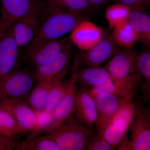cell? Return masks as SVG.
Here are the masks:
<instances>
[{
    "label": "cell",
    "mask_w": 150,
    "mask_h": 150,
    "mask_svg": "<svg viewBox=\"0 0 150 150\" xmlns=\"http://www.w3.org/2000/svg\"><path fill=\"white\" fill-rule=\"evenodd\" d=\"M93 7H99L105 4L108 0H87Z\"/></svg>",
    "instance_id": "cell-31"
},
{
    "label": "cell",
    "mask_w": 150,
    "mask_h": 150,
    "mask_svg": "<svg viewBox=\"0 0 150 150\" xmlns=\"http://www.w3.org/2000/svg\"><path fill=\"white\" fill-rule=\"evenodd\" d=\"M67 74L62 73L51 79L38 82L37 85L28 97L26 102L37 112H43L51 90L60 81L64 79Z\"/></svg>",
    "instance_id": "cell-18"
},
{
    "label": "cell",
    "mask_w": 150,
    "mask_h": 150,
    "mask_svg": "<svg viewBox=\"0 0 150 150\" xmlns=\"http://www.w3.org/2000/svg\"><path fill=\"white\" fill-rule=\"evenodd\" d=\"M76 118L87 126L96 123L97 109L95 100L88 91L84 89L77 91L74 113Z\"/></svg>",
    "instance_id": "cell-17"
},
{
    "label": "cell",
    "mask_w": 150,
    "mask_h": 150,
    "mask_svg": "<svg viewBox=\"0 0 150 150\" xmlns=\"http://www.w3.org/2000/svg\"><path fill=\"white\" fill-rule=\"evenodd\" d=\"M35 81L32 73L26 70L15 69L0 81V101L27 98Z\"/></svg>",
    "instance_id": "cell-4"
},
{
    "label": "cell",
    "mask_w": 150,
    "mask_h": 150,
    "mask_svg": "<svg viewBox=\"0 0 150 150\" xmlns=\"http://www.w3.org/2000/svg\"><path fill=\"white\" fill-rule=\"evenodd\" d=\"M73 51L71 43L55 59L33 68L32 73L35 81L38 82L54 78L62 73L68 72Z\"/></svg>",
    "instance_id": "cell-16"
},
{
    "label": "cell",
    "mask_w": 150,
    "mask_h": 150,
    "mask_svg": "<svg viewBox=\"0 0 150 150\" xmlns=\"http://www.w3.org/2000/svg\"><path fill=\"white\" fill-rule=\"evenodd\" d=\"M24 133L10 113L0 108V134L16 139Z\"/></svg>",
    "instance_id": "cell-24"
},
{
    "label": "cell",
    "mask_w": 150,
    "mask_h": 150,
    "mask_svg": "<svg viewBox=\"0 0 150 150\" xmlns=\"http://www.w3.org/2000/svg\"><path fill=\"white\" fill-rule=\"evenodd\" d=\"M104 36V33L100 28L84 19L72 30L69 38L71 43L84 51L93 48Z\"/></svg>",
    "instance_id": "cell-14"
},
{
    "label": "cell",
    "mask_w": 150,
    "mask_h": 150,
    "mask_svg": "<svg viewBox=\"0 0 150 150\" xmlns=\"http://www.w3.org/2000/svg\"><path fill=\"white\" fill-rule=\"evenodd\" d=\"M135 112L136 108L134 103L131 100H127L105 129L102 137L115 149L127 135Z\"/></svg>",
    "instance_id": "cell-6"
},
{
    "label": "cell",
    "mask_w": 150,
    "mask_h": 150,
    "mask_svg": "<svg viewBox=\"0 0 150 150\" xmlns=\"http://www.w3.org/2000/svg\"><path fill=\"white\" fill-rule=\"evenodd\" d=\"M45 2L87 16L94 8L87 0H45Z\"/></svg>",
    "instance_id": "cell-27"
},
{
    "label": "cell",
    "mask_w": 150,
    "mask_h": 150,
    "mask_svg": "<svg viewBox=\"0 0 150 150\" xmlns=\"http://www.w3.org/2000/svg\"><path fill=\"white\" fill-rule=\"evenodd\" d=\"M87 16L44 2L36 36L27 48L62 38Z\"/></svg>",
    "instance_id": "cell-1"
},
{
    "label": "cell",
    "mask_w": 150,
    "mask_h": 150,
    "mask_svg": "<svg viewBox=\"0 0 150 150\" xmlns=\"http://www.w3.org/2000/svg\"><path fill=\"white\" fill-rule=\"evenodd\" d=\"M135 67L139 76L144 102L150 100V50L137 53Z\"/></svg>",
    "instance_id": "cell-20"
},
{
    "label": "cell",
    "mask_w": 150,
    "mask_h": 150,
    "mask_svg": "<svg viewBox=\"0 0 150 150\" xmlns=\"http://www.w3.org/2000/svg\"><path fill=\"white\" fill-rule=\"evenodd\" d=\"M148 112V113H149V114H150V112Z\"/></svg>",
    "instance_id": "cell-33"
},
{
    "label": "cell",
    "mask_w": 150,
    "mask_h": 150,
    "mask_svg": "<svg viewBox=\"0 0 150 150\" xmlns=\"http://www.w3.org/2000/svg\"><path fill=\"white\" fill-rule=\"evenodd\" d=\"M96 103L97 117L96 121L98 135L102 137L105 129L120 108L126 101L118 94L113 92L91 93Z\"/></svg>",
    "instance_id": "cell-7"
},
{
    "label": "cell",
    "mask_w": 150,
    "mask_h": 150,
    "mask_svg": "<svg viewBox=\"0 0 150 150\" xmlns=\"http://www.w3.org/2000/svg\"><path fill=\"white\" fill-rule=\"evenodd\" d=\"M131 11L130 7L119 3H114L109 6L105 11V17L109 27L113 28L128 20Z\"/></svg>",
    "instance_id": "cell-25"
},
{
    "label": "cell",
    "mask_w": 150,
    "mask_h": 150,
    "mask_svg": "<svg viewBox=\"0 0 150 150\" xmlns=\"http://www.w3.org/2000/svg\"><path fill=\"white\" fill-rule=\"evenodd\" d=\"M130 129L128 150H150V115L142 106L136 109Z\"/></svg>",
    "instance_id": "cell-12"
},
{
    "label": "cell",
    "mask_w": 150,
    "mask_h": 150,
    "mask_svg": "<svg viewBox=\"0 0 150 150\" xmlns=\"http://www.w3.org/2000/svg\"><path fill=\"white\" fill-rule=\"evenodd\" d=\"M128 20L137 33L139 40L150 46V16L144 10L131 8Z\"/></svg>",
    "instance_id": "cell-21"
},
{
    "label": "cell",
    "mask_w": 150,
    "mask_h": 150,
    "mask_svg": "<svg viewBox=\"0 0 150 150\" xmlns=\"http://www.w3.org/2000/svg\"><path fill=\"white\" fill-rule=\"evenodd\" d=\"M68 83L69 81L63 79L52 88L47 97L43 112L51 116L64 95Z\"/></svg>",
    "instance_id": "cell-26"
},
{
    "label": "cell",
    "mask_w": 150,
    "mask_h": 150,
    "mask_svg": "<svg viewBox=\"0 0 150 150\" xmlns=\"http://www.w3.org/2000/svg\"><path fill=\"white\" fill-rule=\"evenodd\" d=\"M118 46L112 39V35L104 36L93 48L77 54L79 65L99 67L119 50Z\"/></svg>",
    "instance_id": "cell-13"
},
{
    "label": "cell",
    "mask_w": 150,
    "mask_h": 150,
    "mask_svg": "<svg viewBox=\"0 0 150 150\" xmlns=\"http://www.w3.org/2000/svg\"><path fill=\"white\" fill-rule=\"evenodd\" d=\"M0 108L10 113L25 133L28 131L36 132L40 128V113L34 110L24 100H1Z\"/></svg>",
    "instance_id": "cell-9"
},
{
    "label": "cell",
    "mask_w": 150,
    "mask_h": 150,
    "mask_svg": "<svg viewBox=\"0 0 150 150\" xmlns=\"http://www.w3.org/2000/svg\"><path fill=\"white\" fill-rule=\"evenodd\" d=\"M48 135L60 150H85L94 136L90 126L73 116L48 133Z\"/></svg>",
    "instance_id": "cell-3"
},
{
    "label": "cell",
    "mask_w": 150,
    "mask_h": 150,
    "mask_svg": "<svg viewBox=\"0 0 150 150\" xmlns=\"http://www.w3.org/2000/svg\"><path fill=\"white\" fill-rule=\"evenodd\" d=\"M44 3L40 2L10 28L14 38L19 48L28 46L37 34Z\"/></svg>",
    "instance_id": "cell-8"
},
{
    "label": "cell",
    "mask_w": 150,
    "mask_h": 150,
    "mask_svg": "<svg viewBox=\"0 0 150 150\" xmlns=\"http://www.w3.org/2000/svg\"><path fill=\"white\" fill-rule=\"evenodd\" d=\"M0 36L8 31L19 19L41 2L38 0H1Z\"/></svg>",
    "instance_id": "cell-11"
},
{
    "label": "cell",
    "mask_w": 150,
    "mask_h": 150,
    "mask_svg": "<svg viewBox=\"0 0 150 150\" xmlns=\"http://www.w3.org/2000/svg\"><path fill=\"white\" fill-rule=\"evenodd\" d=\"M77 83L86 87L96 88L113 82L105 67H85L78 69Z\"/></svg>",
    "instance_id": "cell-19"
},
{
    "label": "cell",
    "mask_w": 150,
    "mask_h": 150,
    "mask_svg": "<svg viewBox=\"0 0 150 150\" xmlns=\"http://www.w3.org/2000/svg\"><path fill=\"white\" fill-rule=\"evenodd\" d=\"M115 3H119L131 8L144 10L149 8L148 0H112Z\"/></svg>",
    "instance_id": "cell-29"
},
{
    "label": "cell",
    "mask_w": 150,
    "mask_h": 150,
    "mask_svg": "<svg viewBox=\"0 0 150 150\" xmlns=\"http://www.w3.org/2000/svg\"><path fill=\"white\" fill-rule=\"evenodd\" d=\"M148 4H149V8H150V0H148Z\"/></svg>",
    "instance_id": "cell-32"
},
{
    "label": "cell",
    "mask_w": 150,
    "mask_h": 150,
    "mask_svg": "<svg viewBox=\"0 0 150 150\" xmlns=\"http://www.w3.org/2000/svg\"><path fill=\"white\" fill-rule=\"evenodd\" d=\"M137 54L132 48L118 50L104 67L113 81L115 93L129 100L135 95L141 81L135 67Z\"/></svg>",
    "instance_id": "cell-2"
},
{
    "label": "cell",
    "mask_w": 150,
    "mask_h": 150,
    "mask_svg": "<svg viewBox=\"0 0 150 150\" xmlns=\"http://www.w3.org/2000/svg\"><path fill=\"white\" fill-rule=\"evenodd\" d=\"M17 143L15 139L0 134V150H13L16 148Z\"/></svg>",
    "instance_id": "cell-30"
},
{
    "label": "cell",
    "mask_w": 150,
    "mask_h": 150,
    "mask_svg": "<svg viewBox=\"0 0 150 150\" xmlns=\"http://www.w3.org/2000/svg\"><path fill=\"white\" fill-rule=\"evenodd\" d=\"M19 48L10 28L0 36V81L15 70Z\"/></svg>",
    "instance_id": "cell-15"
},
{
    "label": "cell",
    "mask_w": 150,
    "mask_h": 150,
    "mask_svg": "<svg viewBox=\"0 0 150 150\" xmlns=\"http://www.w3.org/2000/svg\"><path fill=\"white\" fill-rule=\"evenodd\" d=\"M111 35L116 44L125 49L132 48L139 40V36L128 20L113 28Z\"/></svg>",
    "instance_id": "cell-22"
},
{
    "label": "cell",
    "mask_w": 150,
    "mask_h": 150,
    "mask_svg": "<svg viewBox=\"0 0 150 150\" xmlns=\"http://www.w3.org/2000/svg\"><path fill=\"white\" fill-rule=\"evenodd\" d=\"M16 150H60L56 143L46 136L28 139L17 142Z\"/></svg>",
    "instance_id": "cell-23"
},
{
    "label": "cell",
    "mask_w": 150,
    "mask_h": 150,
    "mask_svg": "<svg viewBox=\"0 0 150 150\" xmlns=\"http://www.w3.org/2000/svg\"><path fill=\"white\" fill-rule=\"evenodd\" d=\"M80 67L77 54L74 60V67L71 76L69 80L67 91L61 102L56 108L51 116L49 124L43 131L47 133L56 129L60 124L72 117L74 113L75 100L77 89V74Z\"/></svg>",
    "instance_id": "cell-5"
},
{
    "label": "cell",
    "mask_w": 150,
    "mask_h": 150,
    "mask_svg": "<svg viewBox=\"0 0 150 150\" xmlns=\"http://www.w3.org/2000/svg\"><path fill=\"white\" fill-rule=\"evenodd\" d=\"M71 43L69 38H65L27 48L25 59L30 67L35 68L55 59Z\"/></svg>",
    "instance_id": "cell-10"
},
{
    "label": "cell",
    "mask_w": 150,
    "mask_h": 150,
    "mask_svg": "<svg viewBox=\"0 0 150 150\" xmlns=\"http://www.w3.org/2000/svg\"><path fill=\"white\" fill-rule=\"evenodd\" d=\"M115 149L103 137L97 135L91 138L85 150H112Z\"/></svg>",
    "instance_id": "cell-28"
}]
</instances>
